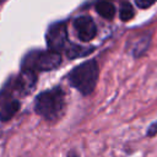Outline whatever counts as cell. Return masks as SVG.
I'll use <instances>...</instances> for the list:
<instances>
[{
    "label": "cell",
    "instance_id": "52a82bcc",
    "mask_svg": "<svg viewBox=\"0 0 157 157\" xmlns=\"http://www.w3.org/2000/svg\"><path fill=\"white\" fill-rule=\"evenodd\" d=\"M20 109V102L17 99H7L0 108V120L7 121L11 119Z\"/></svg>",
    "mask_w": 157,
    "mask_h": 157
},
{
    "label": "cell",
    "instance_id": "ba28073f",
    "mask_svg": "<svg viewBox=\"0 0 157 157\" xmlns=\"http://www.w3.org/2000/svg\"><path fill=\"white\" fill-rule=\"evenodd\" d=\"M96 11L105 20H112L115 16V6L108 0H99L96 4Z\"/></svg>",
    "mask_w": 157,
    "mask_h": 157
},
{
    "label": "cell",
    "instance_id": "5bb4252c",
    "mask_svg": "<svg viewBox=\"0 0 157 157\" xmlns=\"http://www.w3.org/2000/svg\"><path fill=\"white\" fill-rule=\"evenodd\" d=\"M67 157H77V155H76V153H74V152H70V153L67 155Z\"/></svg>",
    "mask_w": 157,
    "mask_h": 157
},
{
    "label": "cell",
    "instance_id": "4fadbf2b",
    "mask_svg": "<svg viewBox=\"0 0 157 157\" xmlns=\"http://www.w3.org/2000/svg\"><path fill=\"white\" fill-rule=\"evenodd\" d=\"M156 134H157V120L153 121L152 124H150V126L147 128V132H146V135H147L148 137H152V136H155Z\"/></svg>",
    "mask_w": 157,
    "mask_h": 157
},
{
    "label": "cell",
    "instance_id": "7c38bea8",
    "mask_svg": "<svg viewBox=\"0 0 157 157\" xmlns=\"http://www.w3.org/2000/svg\"><path fill=\"white\" fill-rule=\"evenodd\" d=\"M155 2H157V0H135V4H136L140 9H148V7L152 6Z\"/></svg>",
    "mask_w": 157,
    "mask_h": 157
},
{
    "label": "cell",
    "instance_id": "6da1fadb",
    "mask_svg": "<svg viewBox=\"0 0 157 157\" xmlns=\"http://www.w3.org/2000/svg\"><path fill=\"white\" fill-rule=\"evenodd\" d=\"M34 110L37 114L49 121L58 120L65 110V93L60 87L44 91L37 96L34 101Z\"/></svg>",
    "mask_w": 157,
    "mask_h": 157
},
{
    "label": "cell",
    "instance_id": "8992f818",
    "mask_svg": "<svg viewBox=\"0 0 157 157\" xmlns=\"http://www.w3.org/2000/svg\"><path fill=\"white\" fill-rule=\"evenodd\" d=\"M37 82V75H36V71H32V70H23L22 69V72L18 75V77L13 82V91L17 92L18 94L23 96V94H27L28 92L32 91V88L34 87Z\"/></svg>",
    "mask_w": 157,
    "mask_h": 157
},
{
    "label": "cell",
    "instance_id": "9a60e30c",
    "mask_svg": "<svg viewBox=\"0 0 157 157\" xmlns=\"http://www.w3.org/2000/svg\"><path fill=\"white\" fill-rule=\"evenodd\" d=\"M4 1H5V0H0V4H1V2H4Z\"/></svg>",
    "mask_w": 157,
    "mask_h": 157
},
{
    "label": "cell",
    "instance_id": "7a4b0ae2",
    "mask_svg": "<svg viewBox=\"0 0 157 157\" xmlns=\"http://www.w3.org/2000/svg\"><path fill=\"white\" fill-rule=\"evenodd\" d=\"M98 65L96 60H87L76 66L69 74L70 83L82 94L87 96L93 92L98 81Z\"/></svg>",
    "mask_w": 157,
    "mask_h": 157
},
{
    "label": "cell",
    "instance_id": "3957f363",
    "mask_svg": "<svg viewBox=\"0 0 157 157\" xmlns=\"http://www.w3.org/2000/svg\"><path fill=\"white\" fill-rule=\"evenodd\" d=\"M60 63L61 56L58 52H53L50 49L33 50L25 56L22 61V69L32 71H49L58 67Z\"/></svg>",
    "mask_w": 157,
    "mask_h": 157
},
{
    "label": "cell",
    "instance_id": "277c9868",
    "mask_svg": "<svg viewBox=\"0 0 157 157\" xmlns=\"http://www.w3.org/2000/svg\"><path fill=\"white\" fill-rule=\"evenodd\" d=\"M67 43V29L65 23H54L48 28L47 32V44L53 52H60L65 49Z\"/></svg>",
    "mask_w": 157,
    "mask_h": 157
},
{
    "label": "cell",
    "instance_id": "9c48e42d",
    "mask_svg": "<svg viewBox=\"0 0 157 157\" xmlns=\"http://www.w3.org/2000/svg\"><path fill=\"white\" fill-rule=\"evenodd\" d=\"M150 43H151V37L147 34V36H142L135 44H134V48H132V55L135 58H139L141 55H144L146 53V50L148 49L150 47Z\"/></svg>",
    "mask_w": 157,
    "mask_h": 157
},
{
    "label": "cell",
    "instance_id": "5b68a950",
    "mask_svg": "<svg viewBox=\"0 0 157 157\" xmlns=\"http://www.w3.org/2000/svg\"><path fill=\"white\" fill-rule=\"evenodd\" d=\"M76 37L82 42H90L92 40L97 34V26L94 21L86 15L78 16L72 22Z\"/></svg>",
    "mask_w": 157,
    "mask_h": 157
},
{
    "label": "cell",
    "instance_id": "8fae6325",
    "mask_svg": "<svg viewBox=\"0 0 157 157\" xmlns=\"http://www.w3.org/2000/svg\"><path fill=\"white\" fill-rule=\"evenodd\" d=\"M91 52H92V49L71 44L70 48H67V50H66V55L69 58H77V56H83V55H86V54H88Z\"/></svg>",
    "mask_w": 157,
    "mask_h": 157
},
{
    "label": "cell",
    "instance_id": "30bf717a",
    "mask_svg": "<svg viewBox=\"0 0 157 157\" xmlns=\"http://www.w3.org/2000/svg\"><path fill=\"white\" fill-rule=\"evenodd\" d=\"M119 17L121 21H130L132 17H134V7L130 2L125 1L120 5V9H119Z\"/></svg>",
    "mask_w": 157,
    "mask_h": 157
}]
</instances>
